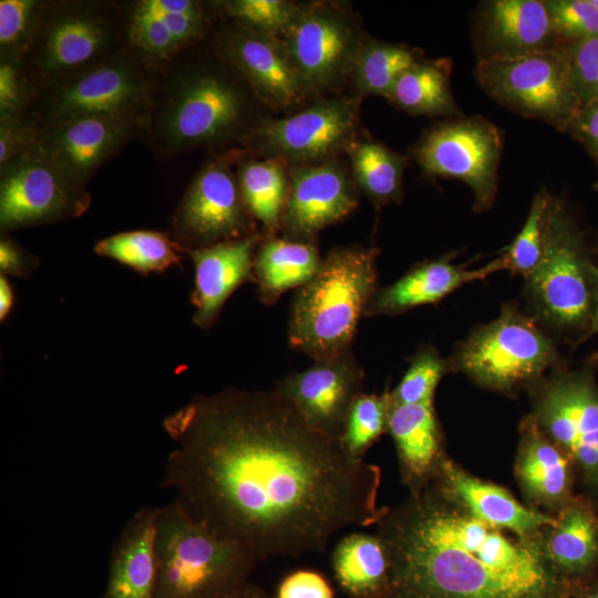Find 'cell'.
Wrapping results in <instances>:
<instances>
[{
	"mask_svg": "<svg viewBox=\"0 0 598 598\" xmlns=\"http://www.w3.org/2000/svg\"><path fill=\"white\" fill-rule=\"evenodd\" d=\"M174 446L162 487L257 559L323 551L375 524L380 468L311 427L274 390L198 395L163 422Z\"/></svg>",
	"mask_w": 598,
	"mask_h": 598,
	"instance_id": "1",
	"label": "cell"
},
{
	"mask_svg": "<svg viewBox=\"0 0 598 598\" xmlns=\"http://www.w3.org/2000/svg\"><path fill=\"white\" fill-rule=\"evenodd\" d=\"M395 586L426 598H539L548 575L538 554L497 528L417 491L375 523Z\"/></svg>",
	"mask_w": 598,
	"mask_h": 598,
	"instance_id": "2",
	"label": "cell"
},
{
	"mask_svg": "<svg viewBox=\"0 0 598 598\" xmlns=\"http://www.w3.org/2000/svg\"><path fill=\"white\" fill-rule=\"evenodd\" d=\"M375 247L331 249L293 296L289 344L315 360L351 351L359 320L378 290Z\"/></svg>",
	"mask_w": 598,
	"mask_h": 598,
	"instance_id": "3",
	"label": "cell"
},
{
	"mask_svg": "<svg viewBox=\"0 0 598 598\" xmlns=\"http://www.w3.org/2000/svg\"><path fill=\"white\" fill-rule=\"evenodd\" d=\"M584 230L564 203L553 197L543 257L525 278V295L538 322L580 344L598 296V264Z\"/></svg>",
	"mask_w": 598,
	"mask_h": 598,
	"instance_id": "4",
	"label": "cell"
},
{
	"mask_svg": "<svg viewBox=\"0 0 598 598\" xmlns=\"http://www.w3.org/2000/svg\"><path fill=\"white\" fill-rule=\"evenodd\" d=\"M154 598H220L250 581L258 559L195 519L177 501L158 507Z\"/></svg>",
	"mask_w": 598,
	"mask_h": 598,
	"instance_id": "5",
	"label": "cell"
},
{
	"mask_svg": "<svg viewBox=\"0 0 598 598\" xmlns=\"http://www.w3.org/2000/svg\"><path fill=\"white\" fill-rule=\"evenodd\" d=\"M165 93L154 130L166 151L226 142L249 128L250 104L245 87L218 68H186Z\"/></svg>",
	"mask_w": 598,
	"mask_h": 598,
	"instance_id": "6",
	"label": "cell"
},
{
	"mask_svg": "<svg viewBox=\"0 0 598 598\" xmlns=\"http://www.w3.org/2000/svg\"><path fill=\"white\" fill-rule=\"evenodd\" d=\"M558 360L555 342L538 321L506 305L460 344L453 362L480 384L512 390L539 378Z\"/></svg>",
	"mask_w": 598,
	"mask_h": 598,
	"instance_id": "7",
	"label": "cell"
},
{
	"mask_svg": "<svg viewBox=\"0 0 598 598\" xmlns=\"http://www.w3.org/2000/svg\"><path fill=\"white\" fill-rule=\"evenodd\" d=\"M481 89L503 107L567 133L580 102L563 44L524 56L476 62Z\"/></svg>",
	"mask_w": 598,
	"mask_h": 598,
	"instance_id": "8",
	"label": "cell"
},
{
	"mask_svg": "<svg viewBox=\"0 0 598 598\" xmlns=\"http://www.w3.org/2000/svg\"><path fill=\"white\" fill-rule=\"evenodd\" d=\"M503 136L499 127L478 114L445 118L424 132L413 157L430 177L465 183L474 195V210L481 213L497 197Z\"/></svg>",
	"mask_w": 598,
	"mask_h": 598,
	"instance_id": "9",
	"label": "cell"
},
{
	"mask_svg": "<svg viewBox=\"0 0 598 598\" xmlns=\"http://www.w3.org/2000/svg\"><path fill=\"white\" fill-rule=\"evenodd\" d=\"M310 94L339 89L365 37L353 16L329 2L300 4L280 38Z\"/></svg>",
	"mask_w": 598,
	"mask_h": 598,
	"instance_id": "10",
	"label": "cell"
},
{
	"mask_svg": "<svg viewBox=\"0 0 598 598\" xmlns=\"http://www.w3.org/2000/svg\"><path fill=\"white\" fill-rule=\"evenodd\" d=\"M359 99H321L285 117L264 120L247 134L266 157L293 164H316L347 152L354 142Z\"/></svg>",
	"mask_w": 598,
	"mask_h": 598,
	"instance_id": "11",
	"label": "cell"
},
{
	"mask_svg": "<svg viewBox=\"0 0 598 598\" xmlns=\"http://www.w3.org/2000/svg\"><path fill=\"white\" fill-rule=\"evenodd\" d=\"M537 423L598 491V386L592 370H558L542 385Z\"/></svg>",
	"mask_w": 598,
	"mask_h": 598,
	"instance_id": "12",
	"label": "cell"
},
{
	"mask_svg": "<svg viewBox=\"0 0 598 598\" xmlns=\"http://www.w3.org/2000/svg\"><path fill=\"white\" fill-rule=\"evenodd\" d=\"M90 197L37 145L4 166L0 186L2 230L83 214Z\"/></svg>",
	"mask_w": 598,
	"mask_h": 598,
	"instance_id": "13",
	"label": "cell"
},
{
	"mask_svg": "<svg viewBox=\"0 0 598 598\" xmlns=\"http://www.w3.org/2000/svg\"><path fill=\"white\" fill-rule=\"evenodd\" d=\"M147 95L146 76L134 61L105 60L58 84L48 100L50 124L95 115L137 120Z\"/></svg>",
	"mask_w": 598,
	"mask_h": 598,
	"instance_id": "14",
	"label": "cell"
},
{
	"mask_svg": "<svg viewBox=\"0 0 598 598\" xmlns=\"http://www.w3.org/2000/svg\"><path fill=\"white\" fill-rule=\"evenodd\" d=\"M238 178L225 159L206 164L192 182L174 216L179 239L195 248L250 234Z\"/></svg>",
	"mask_w": 598,
	"mask_h": 598,
	"instance_id": "15",
	"label": "cell"
},
{
	"mask_svg": "<svg viewBox=\"0 0 598 598\" xmlns=\"http://www.w3.org/2000/svg\"><path fill=\"white\" fill-rule=\"evenodd\" d=\"M364 373L350 352L315 360L308 369L279 380L274 389L315 430L340 439L349 410L363 386Z\"/></svg>",
	"mask_w": 598,
	"mask_h": 598,
	"instance_id": "16",
	"label": "cell"
},
{
	"mask_svg": "<svg viewBox=\"0 0 598 598\" xmlns=\"http://www.w3.org/2000/svg\"><path fill=\"white\" fill-rule=\"evenodd\" d=\"M476 62L507 60L561 45L544 0H487L471 16Z\"/></svg>",
	"mask_w": 598,
	"mask_h": 598,
	"instance_id": "17",
	"label": "cell"
},
{
	"mask_svg": "<svg viewBox=\"0 0 598 598\" xmlns=\"http://www.w3.org/2000/svg\"><path fill=\"white\" fill-rule=\"evenodd\" d=\"M281 226L286 238L313 241L323 228L358 206L355 183L337 161L292 166Z\"/></svg>",
	"mask_w": 598,
	"mask_h": 598,
	"instance_id": "18",
	"label": "cell"
},
{
	"mask_svg": "<svg viewBox=\"0 0 598 598\" xmlns=\"http://www.w3.org/2000/svg\"><path fill=\"white\" fill-rule=\"evenodd\" d=\"M225 51L255 95L270 107L291 109L310 95L280 38L238 25Z\"/></svg>",
	"mask_w": 598,
	"mask_h": 598,
	"instance_id": "19",
	"label": "cell"
},
{
	"mask_svg": "<svg viewBox=\"0 0 598 598\" xmlns=\"http://www.w3.org/2000/svg\"><path fill=\"white\" fill-rule=\"evenodd\" d=\"M135 118L95 115L50 124L37 147L73 181L84 182L132 136Z\"/></svg>",
	"mask_w": 598,
	"mask_h": 598,
	"instance_id": "20",
	"label": "cell"
},
{
	"mask_svg": "<svg viewBox=\"0 0 598 598\" xmlns=\"http://www.w3.org/2000/svg\"><path fill=\"white\" fill-rule=\"evenodd\" d=\"M39 31L34 62L45 75H58L94 65L110 48L114 29L104 13L80 6L56 12Z\"/></svg>",
	"mask_w": 598,
	"mask_h": 598,
	"instance_id": "21",
	"label": "cell"
},
{
	"mask_svg": "<svg viewBox=\"0 0 598 598\" xmlns=\"http://www.w3.org/2000/svg\"><path fill=\"white\" fill-rule=\"evenodd\" d=\"M261 241L257 233L239 239L187 249L195 266L192 303L193 321L202 329L212 327L229 296L243 283L255 281V249Z\"/></svg>",
	"mask_w": 598,
	"mask_h": 598,
	"instance_id": "22",
	"label": "cell"
},
{
	"mask_svg": "<svg viewBox=\"0 0 598 598\" xmlns=\"http://www.w3.org/2000/svg\"><path fill=\"white\" fill-rule=\"evenodd\" d=\"M158 507L143 506L125 523L112 546L105 587L97 598H154Z\"/></svg>",
	"mask_w": 598,
	"mask_h": 598,
	"instance_id": "23",
	"label": "cell"
},
{
	"mask_svg": "<svg viewBox=\"0 0 598 598\" xmlns=\"http://www.w3.org/2000/svg\"><path fill=\"white\" fill-rule=\"evenodd\" d=\"M454 252L414 266L390 286L378 288L364 316H396L412 308L436 303L462 286L503 270L499 259L477 269L454 265Z\"/></svg>",
	"mask_w": 598,
	"mask_h": 598,
	"instance_id": "24",
	"label": "cell"
},
{
	"mask_svg": "<svg viewBox=\"0 0 598 598\" xmlns=\"http://www.w3.org/2000/svg\"><path fill=\"white\" fill-rule=\"evenodd\" d=\"M206 22L202 2L143 0L131 11L127 33L144 56L163 61L199 38Z\"/></svg>",
	"mask_w": 598,
	"mask_h": 598,
	"instance_id": "25",
	"label": "cell"
},
{
	"mask_svg": "<svg viewBox=\"0 0 598 598\" xmlns=\"http://www.w3.org/2000/svg\"><path fill=\"white\" fill-rule=\"evenodd\" d=\"M441 468L446 485L468 514L491 527L529 534L556 523L553 517L523 506L505 489L482 482L448 462L442 463Z\"/></svg>",
	"mask_w": 598,
	"mask_h": 598,
	"instance_id": "26",
	"label": "cell"
},
{
	"mask_svg": "<svg viewBox=\"0 0 598 598\" xmlns=\"http://www.w3.org/2000/svg\"><path fill=\"white\" fill-rule=\"evenodd\" d=\"M331 561L337 581L352 598H382L395 586L390 550L378 534H348L334 547Z\"/></svg>",
	"mask_w": 598,
	"mask_h": 598,
	"instance_id": "27",
	"label": "cell"
},
{
	"mask_svg": "<svg viewBox=\"0 0 598 598\" xmlns=\"http://www.w3.org/2000/svg\"><path fill=\"white\" fill-rule=\"evenodd\" d=\"M388 432L391 434L405 480L419 491L440 452V431L433 402L391 404Z\"/></svg>",
	"mask_w": 598,
	"mask_h": 598,
	"instance_id": "28",
	"label": "cell"
},
{
	"mask_svg": "<svg viewBox=\"0 0 598 598\" xmlns=\"http://www.w3.org/2000/svg\"><path fill=\"white\" fill-rule=\"evenodd\" d=\"M322 258L313 241H298L274 236L261 240L254 258V275L260 300L275 303L291 288L308 282Z\"/></svg>",
	"mask_w": 598,
	"mask_h": 598,
	"instance_id": "29",
	"label": "cell"
},
{
	"mask_svg": "<svg viewBox=\"0 0 598 598\" xmlns=\"http://www.w3.org/2000/svg\"><path fill=\"white\" fill-rule=\"evenodd\" d=\"M451 73L450 58H422L399 78L386 99L413 115L461 116L451 89Z\"/></svg>",
	"mask_w": 598,
	"mask_h": 598,
	"instance_id": "30",
	"label": "cell"
},
{
	"mask_svg": "<svg viewBox=\"0 0 598 598\" xmlns=\"http://www.w3.org/2000/svg\"><path fill=\"white\" fill-rule=\"evenodd\" d=\"M517 473L526 491L539 501L559 503L569 494L568 456L543 435L533 419L524 425Z\"/></svg>",
	"mask_w": 598,
	"mask_h": 598,
	"instance_id": "31",
	"label": "cell"
},
{
	"mask_svg": "<svg viewBox=\"0 0 598 598\" xmlns=\"http://www.w3.org/2000/svg\"><path fill=\"white\" fill-rule=\"evenodd\" d=\"M347 153L355 185L377 207L402 199L405 155L374 141H354Z\"/></svg>",
	"mask_w": 598,
	"mask_h": 598,
	"instance_id": "32",
	"label": "cell"
},
{
	"mask_svg": "<svg viewBox=\"0 0 598 598\" xmlns=\"http://www.w3.org/2000/svg\"><path fill=\"white\" fill-rule=\"evenodd\" d=\"M238 183L249 214L274 236L281 226L289 190L285 163L269 157L245 161L239 166Z\"/></svg>",
	"mask_w": 598,
	"mask_h": 598,
	"instance_id": "33",
	"label": "cell"
},
{
	"mask_svg": "<svg viewBox=\"0 0 598 598\" xmlns=\"http://www.w3.org/2000/svg\"><path fill=\"white\" fill-rule=\"evenodd\" d=\"M421 59L422 53L415 48L365 38L350 79L359 95L386 97L399 78Z\"/></svg>",
	"mask_w": 598,
	"mask_h": 598,
	"instance_id": "34",
	"label": "cell"
},
{
	"mask_svg": "<svg viewBox=\"0 0 598 598\" xmlns=\"http://www.w3.org/2000/svg\"><path fill=\"white\" fill-rule=\"evenodd\" d=\"M549 538L551 558L563 568L581 571L598 559V519L585 503L568 505L556 519Z\"/></svg>",
	"mask_w": 598,
	"mask_h": 598,
	"instance_id": "35",
	"label": "cell"
},
{
	"mask_svg": "<svg viewBox=\"0 0 598 598\" xmlns=\"http://www.w3.org/2000/svg\"><path fill=\"white\" fill-rule=\"evenodd\" d=\"M94 251L124 264L142 274L163 271L181 261V254L187 251L167 235L135 230L115 234L100 240Z\"/></svg>",
	"mask_w": 598,
	"mask_h": 598,
	"instance_id": "36",
	"label": "cell"
},
{
	"mask_svg": "<svg viewBox=\"0 0 598 598\" xmlns=\"http://www.w3.org/2000/svg\"><path fill=\"white\" fill-rule=\"evenodd\" d=\"M391 408L390 391L381 394L362 392L352 403L340 442L354 458H363L370 446L388 431Z\"/></svg>",
	"mask_w": 598,
	"mask_h": 598,
	"instance_id": "37",
	"label": "cell"
},
{
	"mask_svg": "<svg viewBox=\"0 0 598 598\" xmlns=\"http://www.w3.org/2000/svg\"><path fill=\"white\" fill-rule=\"evenodd\" d=\"M551 199L553 196L545 188L536 193L524 226L498 257L503 270L526 278L536 269L544 252L546 219Z\"/></svg>",
	"mask_w": 598,
	"mask_h": 598,
	"instance_id": "38",
	"label": "cell"
},
{
	"mask_svg": "<svg viewBox=\"0 0 598 598\" xmlns=\"http://www.w3.org/2000/svg\"><path fill=\"white\" fill-rule=\"evenodd\" d=\"M447 369L446 361L433 347H422L413 355L400 383L390 392L391 404L433 402L435 389Z\"/></svg>",
	"mask_w": 598,
	"mask_h": 598,
	"instance_id": "39",
	"label": "cell"
},
{
	"mask_svg": "<svg viewBox=\"0 0 598 598\" xmlns=\"http://www.w3.org/2000/svg\"><path fill=\"white\" fill-rule=\"evenodd\" d=\"M221 7L238 25L277 38L285 34L300 9L285 0H233Z\"/></svg>",
	"mask_w": 598,
	"mask_h": 598,
	"instance_id": "40",
	"label": "cell"
},
{
	"mask_svg": "<svg viewBox=\"0 0 598 598\" xmlns=\"http://www.w3.org/2000/svg\"><path fill=\"white\" fill-rule=\"evenodd\" d=\"M560 43L598 35V8L592 0H544Z\"/></svg>",
	"mask_w": 598,
	"mask_h": 598,
	"instance_id": "41",
	"label": "cell"
},
{
	"mask_svg": "<svg viewBox=\"0 0 598 598\" xmlns=\"http://www.w3.org/2000/svg\"><path fill=\"white\" fill-rule=\"evenodd\" d=\"M563 47L580 104L598 99V35L563 43Z\"/></svg>",
	"mask_w": 598,
	"mask_h": 598,
	"instance_id": "42",
	"label": "cell"
},
{
	"mask_svg": "<svg viewBox=\"0 0 598 598\" xmlns=\"http://www.w3.org/2000/svg\"><path fill=\"white\" fill-rule=\"evenodd\" d=\"M39 2L33 0L0 1V45L2 51L22 47L37 22Z\"/></svg>",
	"mask_w": 598,
	"mask_h": 598,
	"instance_id": "43",
	"label": "cell"
},
{
	"mask_svg": "<svg viewBox=\"0 0 598 598\" xmlns=\"http://www.w3.org/2000/svg\"><path fill=\"white\" fill-rule=\"evenodd\" d=\"M276 598H334V592L323 575L303 569L283 578Z\"/></svg>",
	"mask_w": 598,
	"mask_h": 598,
	"instance_id": "44",
	"label": "cell"
},
{
	"mask_svg": "<svg viewBox=\"0 0 598 598\" xmlns=\"http://www.w3.org/2000/svg\"><path fill=\"white\" fill-rule=\"evenodd\" d=\"M567 133L585 148L598 167V99L580 105Z\"/></svg>",
	"mask_w": 598,
	"mask_h": 598,
	"instance_id": "45",
	"label": "cell"
},
{
	"mask_svg": "<svg viewBox=\"0 0 598 598\" xmlns=\"http://www.w3.org/2000/svg\"><path fill=\"white\" fill-rule=\"evenodd\" d=\"M32 137L31 128L16 121L14 117L1 118L0 126V164L4 167L8 163L24 154L37 145Z\"/></svg>",
	"mask_w": 598,
	"mask_h": 598,
	"instance_id": "46",
	"label": "cell"
},
{
	"mask_svg": "<svg viewBox=\"0 0 598 598\" xmlns=\"http://www.w3.org/2000/svg\"><path fill=\"white\" fill-rule=\"evenodd\" d=\"M18 68L13 62L2 61L0 65V111L1 118L13 117L22 105V85Z\"/></svg>",
	"mask_w": 598,
	"mask_h": 598,
	"instance_id": "47",
	"label": "cell"
},
{
	"mask_svg": "<svg viewBox=\"0 0 598 598\" xmlns=\"http://www.w3.org/2000/svg\"><path fill=\"white\" fill-rule=\"evenodd\" d=\"M38 264V259L33 260L13 240L3 238L0 241V269L2 275L9 274L17 277H25Z\"/></svg>",
	"mask_w": 598,
	"mask_h": 598,
	"instance_id": "48",
	"label": "cell"
},
{
	"mask_svg": "<svg viewBox=\"0 0 598 598\" xmlns=\"http://www.w3.org/2000/svg\"><path fill=\"white\" fill-rule=\"evenodd\" d=\"M220 598H272L262 587L251 580Z\"/></svg>",
	"mask_w": 598,
	"mask_h": 598,
	"instance_id": "49",
	"label": "cell"
},
{
	"mask_svg": "<svg viewBox=\"0 0 598 598\" xmlns=\"http://www.w3.org/2000/svg\"><path fill=\"white\" fill-rule=\"evenodd\" d=\"M13 301H14V296H13L12 287L10 282L8 281V279L3 275H1L0 276V319L1 321H3L8 317L12 308Z\"/></svg>",
	"mask_w": 598,
	"mask_h": 598,
	"instance_id": "50",
	"label": "cell"
},
{
	"mask_svg": "<svg viewBox=\"0 0 598 598\" xmlns=\"http://www.w3.org/2000/svg\"><path fill=\"white\" fill-rule=\"evenodd\" d=\"M597 332H598V296H597L595 310H594V313H592V317H591L590 326H589V329H588L587 333L585 334V337L582 339V342H585L588 338L596 334Z\"/></svg>",
	"mask_w": 598,
	"mask_h": 598,
	"instance_id": "51",
	"label": "cell"
},
{
	"mask_svg": "<svg viewBox=\"0 0 598 598\" xmlns=\"http://www.w3.org/2000/svg\"><path fill=\"white\" fill-rule=\"evenodd\" d=\"M382 598H426L420 594H416L414 591H411V590H406V589H402L401 588V595H398L395 597H391L390 594L382 597Z\"/></svg>",
	"mask_w": 598,
	"mask_h": 598,
	"instance_id": "52",
	"label": "cell"
},
{
	"mask_svg": "<svg viewBox=\"0 0 598 598\" xmlns=\"http://www.w3.org/2000/svg\"><path fill=\"white\" fill-rule=\"evenodd\" d=\"M592 365H598V351L595 352L588 361Z\"/></svg>",
	"mask_w": 598,
	"mask_h": 598,
	"instance_id": "53",
	"label": "cell"
},
{
	"mask_svg": "<svg viewBox=\"0 0 598 598\" xmlns=\"http://www.w3.org/2000/svg\"><path fill=\"white\" fill-rule=\"evenodd\" d=\"M585 598H598V591L595 592V594H591V595H589V596H587Z\"/></svg>",
	"mask_w": 598,
	"mask_h": 598,
	"instance_id": "54",
	"label": "cell"
},
{
	"mask_svg": "<svg viewBox=\"0 0 598 598\" xmlns=\"http://www.w3.org/2000/svg\"><path fill=\"white\" fill-rule=\"evenodd\" d=\"M594 189L598 192V179H597V182L594 184Z\"/></svg>",
	"mask_w": 598,
	"mask_h": 598,
	"instance_id": "55",
	"label": "cell"
},
{
	"mask_svg": "<svg viewBox=\"0 0 598 598\" xmlns=\"http://www.w3.org/2000/svg\"><path fill=\"white\" fill-rule=\"evenodd\" d=\"M592 2L598 8V0H592Z\"/></svg>",
	"mask_w": 598,
	"mask_h": 598,
	"instance_id": "56",
	"label": "cell"
}]
</instances>
